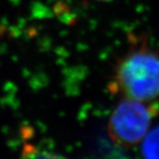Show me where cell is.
<instances>
[{
  "label": "cell",
  "mask_w": 159,
  "mask_h": 159,
  "mask_svg": "<svg viewBox=\"0 0 159 159\" xmlns=\"http://www.w3.org/2000/svg\"><path fill=\"white\" fill-rule=\"evenodd\" d=\"M142 151L148 158H159V126L148 131L142 142Z\"/></svg>",
  "instance_id": "3957f363"
},
{
  "label": "cell",
  "mask_w": 159,
  "mask_h": 159,
  "mask_svg": "<svg viewBox=\"0 0 159 159\" xmlns=\"http://www.w3.org/2000/svg\"><path fill=\"white\" fill-rule=\"evenodd\" d=\"M159 114L157 102L121 98L110 116L107 132L116 146L131 148L142 143Z\"/></svg>",
  "instance_id": "7a4b0ae2"
},
{
  "label": "cell",
  "mask_w": 159,
  "mask_h": 159,
  "mask_svg": "<svg viewBox=\"0 0 159 159\" xmlns=\"http://www.w3.org/2000/svg\"><path fill=\"white\" fill-rule=\"evenodd\" d=\"M129 47L119 57L107 85L121 98L153 102L159 98V50L144 36L129 35Z\"/></svg>",
  "instance_id": "6da1fadb"
},
{
  "label": "cell",
  "mask_w": 159,
  "mask_h": 159,
  "mask_svg": "<svg viewBox=\"0 0 159 159\" xmlns=\"http://www.w3.org/2000/svg\"><path fill=\"white\" fill-rule=\"evenodd\" d=\"M99 2H110V1H112V0H97Z\"/></svg>",
  "instance_id": "277c9868"
}]
</instances>
